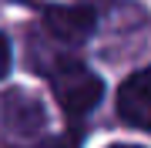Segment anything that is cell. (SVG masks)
I'll return each mask as SVG.
<instances>
[{
  "label": "cell",
  "mask_w": 151,
  "mask_h": 148,
  "mask_svg": "<svg viewBox=\"0 0 151 148\" xmlns=\"http://www.w3.org/2000/svg\"><path fill=\"white\" fill-rule=\"evenodd\" d=\"M50 88H54L57 104L67 115H87L101 104L104 84L91 67H84L81 61H64L50 71Z\"/></svg>",
  "instance_id": "obj_1"
},
{
  "label": "cell",
  "mask_w": 151,
  "mask_h": 148,
  "mask_svg": "<svg viewBox=\"0 0 151 148\" xmlns=\"http://www.w3.org/2000/svg\"><path fill=\"white\" fill-rule=\"evenodd\" d=\"M97 14L84 4H54L44 10V27L60 44H81L94 34Z\"/></svg>",
  "instance_id": "obj_2"
},
{
  "label": "cell",
  "mask_w": 151,
  "mask_h": 148,
  "mask_svg": "<svg viewBox=\"0 0 151 148\" xmlns=\"http://www.w3.org/2000/svg\"><path fill=\"white\" fill-rule=\"evenodd\" d=\"M0 125L4 131L10 135H20V138H30L37 135L44 125H47V111L44 104L27 91H7L0 98Z\"/></svg>",
  "instance_id": "obj_3"
},
{
  "label": "cell",
  "mask_w": 151,
  "mask_h": 148,
  "mask_svg": "<svg viewBox=\"0 0 151 148\" xmlns=\"http://www.w3.org/2000/svg\"><path fill=\"white\" fill-rule=\"evenodd\" d=\"M118 115L134 128L151 131V67L134 71L118 91Z\"/></svg>",
  "instance_id": "obj_4"
},
{
  "label": "cell",
  "mask_w": 151,
  "mask_h": 148,
  "mask_svg": "<svg viewBox=\"0 0 151 148\" xmlns=\"http://www.w3.org/2000/svg\"><path fill=\"white\" fill-rule=\"evenodd\" d=\"M14 64V54H10V40L0 34V77H7V71H10Z\"/></svg>",
  "instance_id": "obj_5"
},
{
  "label": "cell",
  "mask_w": 151,
  "mask_h": 148,
  "mask_svg": "<svg viewBox=\"0 0 151 148\" xmlns=\"http://www.w3.org/2000/svg\"><path fill=\"white\" fill-rule=\"evenodd\" d=\"M44 148H81V138H77V135H70V131H64V135L50 138Z\"/></svg>",
  "instance_id": "obj_6"
},
{
  "label": "cell",
  "mask_w": 151,
  "mask_h": 148,
  "mask_svg": "<svg viewBox=\"0 0 151 148\" xmlns=\"http://www.w3.org/2000/svg\"><path fill=\"white\" fill-rule=\"evenodd\" d=\"M108 148H141V145H108Z\"/></svg>",
  "instance_id": "obj_7"
}]
</instances>
